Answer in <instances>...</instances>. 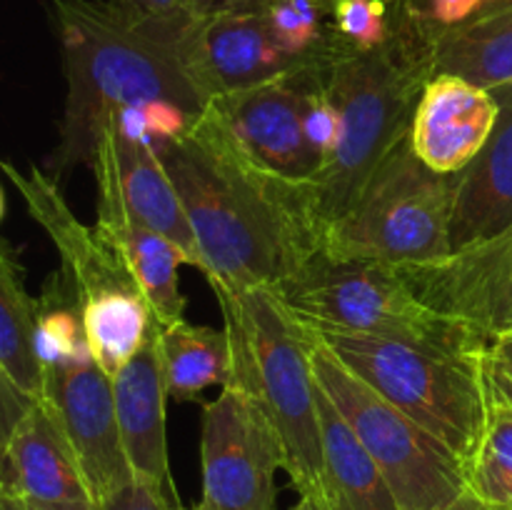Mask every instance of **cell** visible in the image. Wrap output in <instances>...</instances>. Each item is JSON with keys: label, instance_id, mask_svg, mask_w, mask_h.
Returning <instances> with one entry per match:
<instances>
[{"label": "cell", "instance_id": "ee69618b", "mask_svg": "<svg viewBox=\"0 0 512 510\" xmlns=\"http://www.w3.org/2000/svg\"><path fill=\"white\" fill-rule=\"evenodd\" d=\"M180 510H188V508H180Z\"/></svg>", "mask_w": 512, "mask_h": 510}, {"label": "cell", "instance_id": "ac0fdd59", "mask_svg": "<svg viewBox=\"0 0 512 510\" xmlns=\"http://www.w3.org/2000/svg\"><path fill=\"white\" fill-rule=\"evenodd\" d=\"M498 120L473 163L455 175L450 253L495 238L512 225V83L493 90Z\"/></svg>", "mask_w": 512, "mask_h": 510}, {"label": "cell", "instance_id": "7bdbcfd3", "mask_svg": "<svg viewBox=\"0 0 512 510\" xmlns=\"http://www.w3.org/2000/svg\"><path fill=\"white\" fill-rule=\"evenodd\" d=\"M320 3H323V5H328V8H330V5H333V3H335V0H320ZM395 3H398V5H400V0H395Z\"/></svg>", "mask_w": 512, "mask_h": 510}, {"label": "cell", "instance_id": "2e32d148", "mask_svg": "<svg viewBox=\"0 0 512 510\" xmlns=\"http://www.w3.org/2000/svg\"><path fill=\"white\" fill-rule=\"evenodd\" d=\"M498 120L493 90L455 75H430L410 123L415 155L440 175H458L488 143Z\"/></svg>", "mask_w": 512, "mask_h": 510}, {"label": "cell", "instance_id": "cb8c5ba5", "mask_svg": "<svg viewBox=\"0 0 512 510\" xmlns=\"http://www.w3.org/2000/svg\"><path fill=\"white\" fill-rule=\"evenodd\" d=\"M158 340L168 395L178 403L198 400L210 385L225 388L233 380V350L225 328L215 330L180 318L158 325Z\"/></svg>", "mask_w": 512, "mask_h": 510}, {"label": "cell", "instance_id": "7a4b0ae2", "mask_svg": "<svg viewBox=\"0 0 512 510\" xmlns=\"http://www.w3.org/2000/svg\"><path fill=\"white\" fill-rule=\"evenodd\" d=\"M58 35L65 95L58 145L48 173L60 183L93 163L105 125L125 108L170 100L200 115L208 100L195 90L183 58V33L130 18L108 0H43Z\"/></svg>", "mask_w": 512, "mask_h": 510}, {"label": "cell", "instance_id": "9c48e42d", "mask_svg": "<svg viewBox=\"0 0 512 510\" xmlns=\"http://www.w3.org/2000/svg\"><path fill=\"white\" fill-rule=\"evenodd\" d=\"M203 498L193 510H273L285 453L268 415L238 385L203 405Z\"/></svg>", "mask_w": 512, "mask_h": 510}, {"label": "cell", "instance_id": "5bb4252c", "mask_svg": "<svg viewBox=\"0 0 512 510\" xmlns=\"http://www.w3.org/2000/svg\"><path fill=\"white\" fill-rule=\"evenodd\" d=\"M400 270L430 308L463 320L480 340L512 330V225L438 263Z\"/></svg>", "mask_w": 512, "mask_h": 510}, {"label": "cell", "instance_id": "f6af8a7d", "mask_svg": "<svg viewBox=\"0 0 512 510\" xmlns=\"http://www.w3.org/2000/svg\"><path fill=\"white\" fill-rule=\"evenodd\" d=\"M400 3H403V0H400Z\"/></svg>", "mask_w": 512, "mask_h": 510}, {"label": "cell", "instance_id": "ba28073f", "mask_svg": "<svg viewBox=\"0 0 512 510\" xmlns=\"http://www.w3.org/2000/svg\"><path fill=\"white\" fill-rule=\"evenodd\" d=\"M313 370L360 443L365 445L403 510H443L468 493V468L423 425L350 373L315 335Z\"/></svg>", "mask_w": 512, "mask_h": 510}, {"label": "cell", "instance_id": "ab89813d", "mask_svg": "<svg viewBox=\"0 0 512 510\" xmlns=\"http://www.w3.org/2000/svg\"><path fill=\"white\" fill-rule=\"evenodd\" d=\"M5 215V198H3V188H0V220H3Z\"/></svg>", "mask_w": 512, "mask_h": 510}, {"label": "cell", "instance_id": "8d00e7d4", "mask_svg": "<svg viewBox=\"0 0 512 510\" xmlns=\"http://www.w3.org/2000/svg\"><path fill=\"white\" fill-rule=\"evenodd\" d=\"M443 510H490V508L478 498V495L473 493V490H468V493L460 495L455 503H450L448 508H443Z\"/></svg>", "mask_w": 512, "mask_h": 510}, {"label": "cell", "instance_id": "484cf974", "mask_svg": "<svg viewBox=\"0 0 512 510\" xmlns=\"http://www.w3.org/2000/svg\"><path fill=\"white\" fill-rule=\"evenodd\" d=\"M90 358L113 378L143 348L155 328L153 313L138 290H115L80 305Z\"/></svg>", "mask_w": 512, "mask_h": 510}, {"label": "cell", "instance_id": "60d3db41", "mask_svg": "<svg viewBox=\"0 0 512 510\" xmlns=\"http://www.w3.org/2000/svg\"><path fill=\"white\" fill-rule=\"evenodd\" d=\"M5 488H8V483H5V478H3V473H0V498H3V493H5Z\"/></svg>", "mask_w": 512, "mask_h": 510}, {"label": "cell", "instance_id": "4dcf8cb0", "mask_svg": "<svg viewBox=\"0 0 512 510\" xmlns=\"http://www.w3.org/2000/svg\"><path fill=\"white\" fill-rule=\"evenodd\" d=\"M108 3L140 23L175 30V33H185L188 25L198 18L195 0H108Z\"/></svg>", "mask_w": 512, "mask_h": 510}, {"label": "cell", "instance_id": "52a82bcc", "mask_svg": "<svg viewBox=\"0 0 512 510\" xmlns=\"http://www.w3.org/2000/svg\"><path fill=\"white\" fill-rule=\"evenodd\" d=\"M313 330L350 373L423 425L470 468L485 428L480 355L455 358L373 335Z\"/></svg>", "mask_w": 512, "mask_h": 510}, {"label": "cell", "instance_id": "83f0119b", "mask_svg": "<svg viewBox=\"0 0 512 510\" xmlns=\"http://www.w3.org/2000/svg\"><path fill=\"white\" fill-rule=\"evenodd\" d=\"M270 35L288 55L320 60L333 48L330 8L320 0H260Z\"/></svg>", "mask_w": 512, "mask_h": 510}, {"label": "cell", "instance_id": "8fae6325", "mask_svg": "<svg viewBox=\"0 0 512 510\" xmlns=\"http://www.w3.org/2000/svg\"><path fill=\"white\" fill-rule=\"evenodd\" d=\"M180 58L195 90L210 103L220 95L303 73L328 55L300 60L285 53L270 35L258 5L198 15L180 38Z\"/></svg>", "mask_w": 512, "mask_h": 510}, {"label": "cell", "instance_id": "d6986e66", "mask_svg": "<svg viewBox=\"0 0 512 510\" xmlns=\"http://www.w3.org/2000/svg\"><path fill=\"white\" fill-rule=\"evenodd\" d=\"M10 490L38 503H93L73 448L45 400H35L0 448Z\"/></svg>", "mask_w": 512, "mask_h": 510}, {"label": "cell", "instance_id": "d590c367", "mask_svg": "<svg viewBox=\"0 0 512 510\" xmlns=\"http://www.w3.org/2000/svg\"><path fill=\"white\" fill-rule=\"evenodd\" d=\"M28 510H100L95 503H38V500H25Z\"/></svg>", "mask_w": 512, "mask_h": 510}, {"label": "cell", "instance_id": "d6a6232c", "mask_svg": "<svg viewBox=\"0 0 512 510\" xmlns=\"http://www.w3.org/2000/svg\"><path fill=\"white\" fill-rule=\"evenodd\" d=\"M30 400L20 393L13 385V380L0 370V448L5 445V440L10 438L15 425L20 423L25 413L30 408Z\"/></svg>", "mask_w": 512, "mask_h": 510}, {"label": "cell", "instance_id": "d4e9b609", "mask_svg": "<svg viewBox=\"0 0 512 510\" xmlns=\"http://www.w3.org/2000/svg\"><path fill=\"white\" fill-rule=\"evenodd\" d=\"M485 428L468 468V485L490 510H512V390L483 363Z\"/></svg>", "mask_w": 512, "mask_h": 510}, {"label": "cell", "instance_id": "f1b7e54d", "mask_svg": "<svg viewBox=\"0 0 512 510\" xmlns=\"http://www.w3.org/2000/svg\"><path fill=\"white\" fill-rule=\"evenodd\" d=\"M395 0H335L330 5V33L350 50H378L398 33L403 18H393ZM403 10V8H400Z\"/></svg>", "mask_w": 512, "mask_h": 510}, {"label": "cell", "instance_id": "7c38bea8", "mask_svg": "<svg viewBox=\"0 0 512 510\" xmlns=\"http://www.w3.org/2000/svg\"><path fill=\"white\" fill-rule=\"evenodd\" d=\"M90 168L98 183V213H120L165 235L185 255V265L203 273V255L193 225L153 145L130 138L110 120L100 135Z\"/></svg>", "mask_w": 512, "mask_h": 510}, {"label": "cell", "instance_id": "277c9868", "mask_svg": "<svg viewBox=\"0 0 512 510\" xmlns=\"http://www.w3.org/2000/svg\"><path fill=\"white\" fill-rule=\"evenodd\" d=\"M215 295L233 350L230 385L245 390L268 415L283 445L285 473L298 495L323 498L315 330L295 318L265 285Z\"/></svg>", "mask_w": 512, "mask_h": 510}, {"label": "cell", "instance_id": "e575fe53", "mask_svg": "<svg viewBox=\"0 0 512 510\" xmlns=\"http://www.w3.org/2000/svg\"><path fill=\"white\" fill-rule=\"evenodd\" d=\"M260 0H195L198 15L218 13V10H238V8H258Z\"/></svg>", "mask_w": 512, "mask_h": 510}, {"label": "cell", "instance_id": "836d02e7", "mask_svg": "<svg viewBox=\"0 0 512 510\" xmlns=\"http://www.w3.org/2000/svg\"><path fill=\"white\" fill-rule=\"evenodd\" d=\"M483 363L500 383H505L512 390V330L485 340Z\"/></svg>", "mask_w": 512, "mask_h": 510}, {"label": "cell", "instance_id": "f546056e", "mask_svg": "<svg viewBox=\"0 0 512 510\" xmlns=\"http://www.w3.org/2000/svg\"><path fill=\"white\" fill-rule=\"evenodd\" d=\"M323 63H320L318 68L313 70V75H310L308 103H305V133H308V140L315 148V153H318L325 163V160L333 155L335 145H338L340 115L338 108L333 105V100L325 93L323 80H320V68H323Z\"/></svg>", "mask_w": 512, "mask_h": 510}, {"label": "cell", "instance_id": "1f68e13d", "mask_svg": "<svg viewBox=\"0 0 512 510\" xmlns=\"http://www.w3.org/2000/svg\"><path fill=\"white\" fill-rule=\"evenodd\" d=\"M100 510H180L183 505L148 480L133 478L98 505Z\"/></svg>", "mask_w": 512, "mask_h": 510}, {"label": "cell", "instance_id": "ffe728a7", "mask_svg": "<svg viewBox=\"0 0 512 510\" xmlns=\"http://www.w3.org/2000/svg\"><path fill=\"white\" fill-rule=\"evenodd\" d=\"M423 35L428 40L430 75H455L485 90L512 83V10L508 5L490 3L468 23L448 30H423Z\"/></svg>", "mask_w": 512, "mask_h": 510}, {"label": "cell", "instance_id": "f35d334b", "mask_svg": "<svg viewBox=\"0 0 512 510\" xmlns=\"http://www.w3.org/2000/svg\"><path fill=\"white\" fill-rule=\"evenodd\" d=\"M293 510H328V503L320 495H300L298 505Z\"/></svg>", "mask_w": 512, "mask_h": 510}, {"label": "cell", "instance_id": "603a6c76", "mask_svg": "<svg viewBox=\"0 0 512 510\" xmlns=\"http://www.w3.org/2000/svg\"><path fill=\"white\" fill-rule=\"evenodd\" d=\"M35 328L38 300L25 288L18 253L0 238V370L30 403L45 393V370L35 353Z\"/></svg>", "mask_w": 512, "mask_h": 510}, {"label": "cell", "instance_id": "8992f818", "mask_svg": "<svg viewBox=\"0 0 512 510\" xmlns=\"http://www.w3.org/2000/svg\"><path fill=\"white\" fill-rule=\"evenodd\" d=\"M455 175L430 170L410 135L385 158L355 203L325 228L320 253L413 268L450 255Z\"/></svg>", "mask_w": 512, "mask_h": 510}, {"label": "cell", "instance_id": "7402d4cb", "mask_svg": "<svg viewBox=\"0 0 512 510\" xmlns=\"http://www.w3.org/2000/svg\"><path fill=\"white\" fill-rule=\"evenodd\" d=\"M95 228L123 260L155 323L170 325L185 318V298L180 293L178 278V268L185 265V255L180 253L178 245L120 213H98Z\"/></svg>", "mask_w": 512, "mask_h": 510}, {"label": "cell", "instance_id": "e0dca14e", "mask_svg": "<svg viewBox=\"0 0 512 510\" xmlns=\"http://www.w3.org/2000/svg\"><path fill=\"white\" fill-rule=\"evenodd\" d=\"M163 358H160L158 323L143 348L113 375V400L120 435L133 475L178 500L168 463L165 403H168ZM180 503V500H178Z\"/></svg>", "mask_w": 512, "mask_h": 510}, {"label": "cell", "instance_id": "4fadbf2b", "mask_svg": "<svg viewBox=\"0 0 512 510\" xmlns=\"http://www.w3.org/2000/svg\"><path fill=\"white\" fill-rule=\"evenodd\" d=\"M40 400L53 408L95 505L135 478L115 413L113 378L95 360L48 370Z\"/></svg>", "mask_w": 512, "mask_h": 510}, {"label": "cell", "instance_id": "9a60e30c", "mask_svg": "<svg viewBox=\"0 0 512 510\" xmlns=\"http://www.w3.org/2000/svg\"><path fill=\"white\" fill-rule=\"evenodd\" d=\"M0 170L20 193L30 218L53 240L60 255V278L78 305L115 290H138L113 245L95 225L78 220L60 193V183L48 170L35 165L20 170L8 160H0Z\"/></svg>", "mask_w": 512, "mask_h": 510}, {"label": "cell", "instance_id": "44dd1931", "mask_svg": "<svg viewBox=\"0 0 512 510\" xmlns=\"http://www.w3.org/2000/svg\"><path fill=\"white\" fill-rule=\"evenodd\" d=\"M323 498L328 510H403L383 470L318 383Z\"/></svg>", "mask_w": 512, "mask_h": 510}, {"label": "cell", "instance_id": "74e56055", "mask_svg": "<svg viewBox=\"0 0 512 510\" xmlns=\"http://www.w3.org/2000/svg\"><path fill=\"white\" fill-rule=\"evenodd\" d=\"M0 510H28V503H25V498L20 493L5 488L3 498H0Z\"/></svg>", "mask_w": 512, "mask_h": 510}, {"label": "cell", "instance_id": "5b68a950", "mask_svg": "<svg viewBox=\"0 0 512 510\" xmlns=\"http://www.w3.org/2000/svg\"><path fill=\"white\" fill-rule=\"evenodd\" d=\"M273 290L295 318L320 330L373 335L455 358H475L485 348L463 320L430 308L395 265L318 253Z\"/></svg>", "mask_w": 512, "mask_h": 510}, {"label": "cell", "instance_id": "30bf717a", "mask_svg": "<svg viewBox=\"0 0 512 510\" xmlns=\"http://www.w3.org/2000/svg\"><path fill=\"white\" fill-rule=\"evenodd\" d=\"M318 65L205 105L250 163L288 183H310L323 165L305 133L310 75Z\"/></svg>", "mask_w": 512, "mask_h": 510}, {"label": "cell", "instance_id": "3957f363", "mask_svg": "<svg viewBox=\"0 0 512 510\" xmlns=\"http://www.w3.org/2000/svg\"><path fill=\"white\" fill-rule=\"evenodd\" d=\"M428 78V40L405 13L395 38L378 50H350L333 38L320 80L338 108L340 138L310 180L323 233L408 138Z\"/></svg>", "mask_w": 512, "mask_h": 510}, {"label": "cell", "instance_id": "b9f144b4", "mask_svg": "<svg viewBox=\"0 0 512 510\" xmlns=\"http://www.w3.org/2000/svg\"><path fill=\"white\" fill-rule=\"evenodd\" d=\"M493 3H503V5H508V8L512 10V0H493Z\"/></svg>", "mask_w": 512, "mask_h": 510}, {"label": "cell", "instance_id": "6da1fadb", "mask_svg": "<svg viewBox=\"0 0 512 510\" xmlns=\"http://www.w3.org/2000/svg\"><path fill=\"white\" fill-rule=\"evenodd\" d=\"M155 153L188 213L215 293L278 288L323 248L310 183H288L250 163L208 108Z\"/></svg>", "mask_w": 512, "mask_h": 510}, {"label": "cell", "instance_id": "4316f807", "mask_svg": "<svg viewBox=\"0 0 512 510\" xmlns=\"http://www.w3.org/2000/svg\"><path fill=\"white\" fill-rule=\"evenodd\" d=\"M35 353H38L45 373L60 368V365H78L93 360L88 340H85L80 305L60 275L48 285L43 298H38Z\"/></svg>", "mask_w": 512, "mask_h": 510}]
</instances>
